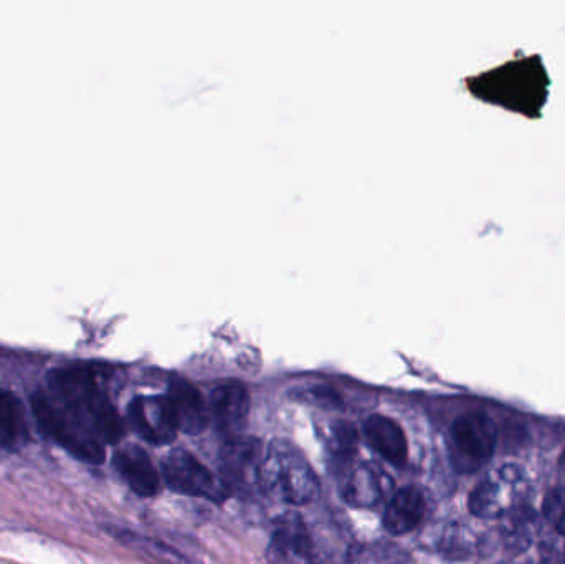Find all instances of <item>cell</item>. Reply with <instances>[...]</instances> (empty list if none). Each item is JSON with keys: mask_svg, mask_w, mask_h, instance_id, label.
<instances>
[{"mask_svg": "<svg viewBox=\"0 0 565 564\" xmlns=\"http://www.w3.org/2000/svg\"><path fill=\"white\" fill-rule=\"evenodd\" d=\"M49 396L102 444L125 436L118 411L86 368H60L49 374Z\"/></svg>", "mask_w": 565, "mask_h": 564, "instance_id": "obj_1", "label": "cell"}, {"mask_svg": "<svg viewBox=\"0 0 565 564\" xmlns=\"http://www.w3.org/2000/svg\"><path fill=\"white\" fill-rule=\"evenodd\" d=\"M258 487L265 496L288 506H306L319 492L315 470L302 454L286 440H275L265 453Z\"/></svg>", "mask_w": 565, "mask_h": 564, "instance_id": "obj_2", "label": "cell"}, {"mask_svg": "<svg viewBox=\"0 0 565 564\" xmlns=\"http://www.w3.org/2000/svg\"><path fill=\"white\" fill-rule=\"evenodd\" d=\"M32 411L43 434L58 444L70 456L95 466L105 460L103 444L68 416L49 394L42 391L36 393L32 397Z\"/></svg>", "mask_w": 565, "mask_h": 564, "instance_id": "obj_3", "label": "cell"}, {"mask_svg": "<svg viewBox=\"0 0 565 564\" xmlns=\"http://www.w3.org/2000/svg\"><path fill=\"white\" fill-rule=\"evenodd\" d=\"M498 429L488 414L468 413L450 427L448 454L458 473H475L483 469L497 449Z\"/></svg>", "mask_w": 565, "mask_h": 564, "instance_id": "obj_4", "label": "cell"}, {"mask_svg": "<svg viewBox=\"0 0 565 564\" xmlns=\"http://www.w3.org/2000/svg\"><path fill=\"white\" fill-rule=\"evenodd\" d=\"M264 449L254 437L235 436L227 439L218 457L221 486L227 496H250L260 490V469L264 462Z\"/></svg>", "mask_w": 565, "mask_h": 564, "instance_id": "obj_5", "label": "cell"}, {"mask_svg": "<svg viewBox=\"0 0 565 564\" xmlns=\"http://www.w3.org/2000/svg\"><path fill=\"white\" fill-rule=\"evenodd\" d=\"M524 477L520 467L504 466L493 476L475 487L468 499L471 515L481 520L501 519L513 512L520 489L524 486Z\"/></svg>", "mask_w": 565, "mask_h": 564, "instance_id": "obj_6", "label": "cell"}, {"mask_svg": "<svg viewBox=\"0 0 565 564\" xmlns=\"http://www.w3.org/2000/svg\"><path fill=\"white\" fill-rule=\"evenodd\" d=\"M164 480L174 492L191 497H224V487L217 483L211 470L198 457L184 449H175L162 464Z\"/></svg>", "mask_w": 565, "mask_h": 564, "instance_id": "obj_7", "label": "cell"}, {"mask_svg": "<svg viewBox=\"0 0 565 564\" xmlns=\"http://www.w3.org/2000/svg\"><path fill=\"white\" fill-rule=\"evenodd\" d=\"M129 424L146 443L164 446L178 434V423L168 396L138 397L129 404Z\"/></svg>", "mask_w": 565, "mask_h": 564, "instance_id": "obj_8", "label": "cell"}, {"mask_svg": "<svg viewBox=\"0 0 565 564\" xmlns=\"http://www.w3.org/2000/svg\"><path fill=\"white\" fill-rule=\"evenodd\" d=\"M268 555L274 564H316L311 536L298 513L282 515L275 523Z\"/></svg>", "mask_w": 565, "mask_h": 564, "instance_id": "obj_9", "label": "cell"}, {"mask_svg": "<svg viewBox=\"0 0 565 564\" xmlns=\"http://www.w3.org/2000/svg\"><path fill=\"white\" fill-rule=\"evenodd\" d=\"M211 419L224 436H241L250 413V396L247 387L241 383H225L212 391Z\"/></svg>", "mask_w": 565, "mask_h": 564, "instance_id": "obj_10", "label": "cell"}, {"mask_svg": "<svg viewBox=\"0 0 565 564\" xmlns=\"http://www.w3.org/2000/svg\"><path fill=\"white\" fill-rule=\"evenodd\" d=\"M169 403L174 413L178 429L185 434H201L211 423L207 404L198 390L184 380H174L169 386Z\"/></svg>", "mask_w": 565, "mask_h": 564, "instance_id": "obj_11", "label": "cell"}, {"mask_svg": "<svg viewBox=\"0 0 565 564\" xmlns=\"http://www.w3.org/2000/svg\"><path fill=\"white\" fill-rule=\"evenodd\" d=\"M115 467L132 492L154 497L161 492V476L141 447L129 446L115 454Z\"/></svg>", "mask_w": 565, "mask_h": 564, "instance_id": "obj_12", "label": "cell"}, {"mask_svg": "<svg viewBox=\"0 0 565 564\" xmlns=\"http://www.w3.org/2000/svg\"><path fill=\"white\" fill-rule=\"evenodd\" d=\"M369 446L388 464L405 466L408 457L407 439L404 430L391 417L371 416L364 427Z\"/></svg>", "mask_w": 565, "mask_h": 564, "instance_id": "obj_13", "label": "cell"}, {"mask_svg": "<svg viewBox=\"0 0 565 564\" xmlns=\"http://www.w3.org/2000/svg\"><path fill=\"white\" fill-rule=\"evenodd\" d=\"M427 503L417 487H405L395 493L384 513V526L392 535H405L420 525Z\"/></svg>", "mask_w": 565, "mask_h": 564, "instance_id": "obj_14", "label": "cell"}, {"mask_svg": "<svg viewBox=\"0 0 565 564\" xmlns=\"http://www.w3.org/2000/svg\"><path fill=\"white\" fill-rule=\"evenodd\" d=\"M29 440L25 409L15 394L0 391V446L7 450H19Z\"/></svg>", "mask_w": 565, "mask_h": 564, "instance_id": "obj_15", "label": "cell"}, {"mask_svg": "<svg viewBox=\"0 0 565 564\" xmlns=\"http://www.w3.org/2000/svg\"><path fill=\"white\" fill-rule=\"evenodd\" d=\"M342 496L358 509H372L384 497V483L374 467L359 466L349 472Z\"/></svg>", "mask_w": 565, "mask_h": 564, "instance_id": "obj_16", "label": "cell"}, {"mask_svg": "<svg viewBox=\"0 0 565 564\" xmlns=\"http://www.w3.org/2000/svg\"><path fill=\"white\" fill-rule=\"evenodd\" d=\"M359 444V434L355 427L349 423H335L331 427V434H329L328 447L329 453L334 459L344 460L348 462L355 454Z\"/></svg>", "mask_w": 565, "mask_h": 564, "instance_id": "obj_17", "label": "cell"}, {"mask_svg": "<svg viewBox=\"0 0 565 564\" xmlns=\"http://www.w3.org/2000/svg\"><path fill=\"white\" fill-rule=\"evenodd\" d=\"M543 515L557 533L565 536V487L546 493L543 502Z\"/></svg>", "mask_w": 565, "mask_h": 564, "instance_id": "obj_18", "label": "cell"}]
</instances>
